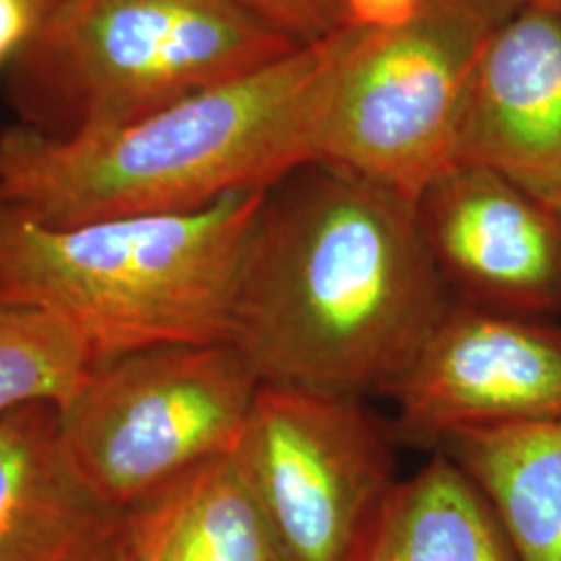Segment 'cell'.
Listing matches in <instances>:
<instances>
[{"mask_svg":"<svg viewBox=\"0 0 561 561\" xmlns=\"http://www.w3.org/2000/svg\"><path fill=\"white\" fill-rule=\"evenodd\" d=\"M449 300L414 202L308 162L262 204L229 343L261 385L387 396Z\"/></svg>","mask_w":561,"mask_h":561,"instance_id":"obj_1","label":"cell"},{"mask_svg":"<svg viewBox=\"0 0 561 561\" xmlns=\"http://www.w3.org/2000/svg\"><path fill=\"white\" fill-rule=\"evenodd\" d=\"M385 23V21H382ZM350 27L146 119L81 138L0 131V204L48 227L196 213L268 192L317 161L341 69L370 27Z\"/></svg>","mask_w":561,"mask_h":561,"instance_id":"obj_2","label":"cell"},{"mask_svg":"<svg viewBox=\"0 0 561 561\" xmlns=\"http://www.w3.org/2000/svg\"><path fill=\"white\" fill-rule=\"evenodd\" d=\"M266 194L76 227H48L0 204V304L67 322L96 364L159 345L229 343Z\"/></svg>","mask_w":561,"mask_h":561,"instance_id":"obj_3","label":"cell"},{"mask_svg":"<svg viewBox=\"0 0 561 561\" xmlns=\"http://www.w3.org/2000/svg\"><path fill=\"white\" fill-rule=\"evenodd\" d=\"M298 48L240 0H59L11 60L7 96L23 127L81 138Z\"/></svg>","mask_w":561,"mask_h":561,"instance_id":"obj_4","label":"cell"},{"mask_svg":"<svg viewBox=\"0 0 561 561\" xmlns=\"http://www.w3.org/2000/svg\"><path fill=\"white\" fill-rule=\"evenodd\" d=\"M259 389L231 343L159 345L96 364L60 408V428L81 472L125 512L229 454Z\"/></svg>","mask_w":561,"mask_h":561,"instance_id":"obj_5","label":"cell"},{"mask_svg":"<svg viewBox=\"0 0 561 561\" xmlns=\"http://www.w3.org/2000/svg\"><path fill=\"white\" fill-rule=\"evenodd\" d=\"M491 27L419 0L366 32L322 117L317 161L408 201L456 167L461 106Z\"/></svg>","mask_w":561,"mask_h":561,"instance_id":"obj_6","label":"cell"},{"mask_svg":"<svg viewBox=\"0 0 561 561\" xmlns=\"http://www.w3.org/2000/svg\"><path fill=\"white\" fill-rule=\"evenodd\" d=\"M231 456L296 561H347L393 489V456L364 400L261 385Z\"/></svg>","mask_w":561,"mask_h":561,"instance_id":"obj_7","label":"cell"},{"mask_svg":"<svg viewBox=\"0 0 561 561\" xmlns=\"http://www.w3.org/2000/svg\"><path fill=\"white\" fill-rule=\"evenodd\" d=\"M387 398L405 437L433 447L463 431L561 421V327L451 298Z\"/></svg>","mask_w":561,"mask_h":561,"instance_id":"obj_8","label":"cell"},{"mask_svg":"<svg viewBox=\"0 0 561 561\" xmlns=\"http://www.w3.org/2000/svg\"><path fill=\"white\" fill-rule=\"evenodd\" d=\"M422 236L454 300L507 314L561 312V225L500 173L456 164L419 202Z\"/></svg>","mask_w":561,"mask_h":561,"instance_id":"obj_9","label":"cell"},{"mask_svg":"<svg viewBox=\"0 0 561 561\" xmlns=\"http://www.w3.org/2000/svg\"><path fill=\"white\" fill-rule=\"evenodd\" d=\"M456 164L491 169L537 201L561 192V20L533 2L491 32L461 106Z\"/></svg>","mask_w":561,"mask_h":561,"instance_id":"obj_10","label":"cell"},{"mask_svg":"<svg viewBox=\"0 0 561 561\" xmlns=\"http://www.w3.org/2000/svg\"><path fill=\"white\" fill-rule=\"evenodd\" d=\"M125 512L81 472L59 408L0 419V561H127Z\"/></svg>","mask_w":561,"mask_h":561,"instance_id":"obj_11","label":"cell"},{"mask_svg":"<svg viewBox=\"0 0 561 561\" xmlns=\"http://www.w3.org/2000/svg\"><path fill=\"white\" fill-rule=\"evenodd\" d=\"M129 561H296L231 451L125 510Z\"/></svg>","mask_w":561,"mask_h":561,"instance_id":"obj_12","label":"cell"},{"mask_svg":"<svg viewBox=\"0 0 561 561\" xmlns=\"http://www.w3.org/2000/svg\"><path fill=\"white\" fill-rule=\"evenodd\" d=\"M347 561H518L493 507L442 451L396 482Z\"/></svg>","mask_w":561,"mask_h":561,"instance_id":"obj_13","label":"cell"},{"mask_svg":"<svg viewBox=\"0 0 561 561\" xmlns=\"http://www.w3.org/2000/svg\"><path fill=\"white\" fill-rule=\"evenodd\" d=\"M437 449L479 486L518 561H561V421L463 431Z\"/></svg>","mask_w":561,"mask_h":561,"instance_id":"obj_14","label":"cell"},{"mask_svg":"<svg viewBox=\"0 0 561 561\" xmlns=\"http://www.w3.org/2000/svg\"><path fill=\"white\" fill-rule=\"evenodd\" d=\"M94 366V354L67 322L0 304V419L30 403L65 408Z\"/></svg>","mask_w":561,"mask_h":561,"instance_id":"obj_15","label":"cell"},{"mask_svg":"<svg viewBox=\"0 0 561 561\" xmlns=\"http://www.w3.org/2000/svg\"><path fill=\"white\" fill-rule=\"evenodd\" d=\"M262 23L296 42L310 46L350 27L396 20L419 0H240Z\"/></svg>","mask_w":561,"mask_h":561,"instance_id":"obj_16","label":"cell"},{"mask_svg":"<svg viewBox=\"0 0 561 561\" xmlns=\"http://www.w3.org/2000/svg\"><path fill=\"white\" fill-rule=\"evenodd\" d=\"M38 21L41 13L30 0H0V65L20 55Z\"/></svg>","mask_w":561,"mask_h":561,"instance_id":"obj_17","label":"cell"},{"mask_svg":"<svg viewBox=\"0 0 561 561\" xmlns=\"http://www.w3.org/2000/svg\"><path fill=\"white\" fill-rule=\"evenodd\" d=\"M422 2L458 13L468 20L479 21L482 25L495 30L502 25L503 21L512 20L535 0H422Z\"/></svg>","mask_w":561,"mask_h":561,"instance_id":"obj_18","label":"cell"},{"mask_svg":"<svg viewBox=\"0 0 561 561\" xmlns=\"http://www.w3.org/2000/svg\"><path fill=\"white\" fill-rule=\"evenodd\" d=\"M34 7H36V11L41 13V20L59 2V0H30Z\"/></svg>","mask_w":561,"mask_h":561,"instance_id":"obj_19","label":"cell"},{"mask_svg":"<svg viewBox=\"0 0 561 561\" xmlns=\"http://www.w3.org/2000/svg\"><path fill=\"white\" fill-rule=\"evenodd\" d=\"M537 4H541L545 9H549L551 13H556L561 20V0H535Z\"/></svg>","mask_w":561,"mask_h":561,"instance_id":"obj_20","label":"cell"},{"mask_svg":"<svg viewBox=\"0 0 561 561\" xmlns=\"http://www.w3.org/2000/svg\"><path fill=\"white\" fill-rule=\"evenodd\" d=\"M547 206H549V210H551V215L558 219V222L561 225V192L553 198V201L547 202Z\"/></svg>","mask_w":561,"mask_h":561,"instance_id":"obj_21","label":"cell"},{"mask_svg":"<svg viewBox=\"0 0 561 561\" xmlns=\"http://www.w3.org/2000/svg\"><path fill=\"white\" fill-rule=\"evenodd\" d=\"M127 561H129V560H127Z\"/></svg>","mask_w":561,"mask_h":561,"instance_id":"obj_22","label":"cell"}]
</instances>
